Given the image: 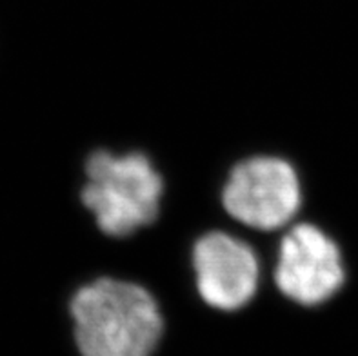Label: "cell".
Listing matches in <instances>:
<instances>
[{
	"mask_svg": "<svg viewBox=\"0 0 358 356\" xmlns=\"http://www.w3.org/2000/svg\"><path fill=\"white\" fill-rule=\"evenodd\" d=\"M196 287L211 307L222 311L241 309L259 287V260L253 249L226 233H209L193 251Z\"/></svg>",
	"mask_w": 358,
	"mask_h": 356,
	"instance_id": "5b68a950",
	"label": "cell"
},
{
	"mask_svg": "<svg viewBox=\"0 0 358 356\" xmlns=\"http://www.w3.org/2000/svg\"><path fill=\"white\" fill-rule=\"evenodd\" d=\"M71 315L82 356H151L162 336L155 298L131 282L102 278L82 287Z\"/></svg>",
	"mask_w": 358,
	"mask_h": 356,
	"instance_id": "6da1fadb",
	"label": "cell"
},
{
	"mask_svg": "<svg viewBox=\"0 0 358 356\" xmlns=\"http://www.w3.org/2000/svg\"><path fill=\"white\" fill-rule=\"evenodd\" d=\"M275 278L287 298L302 306H318L344 284L341 251L324 231L300 224L282 238Z\"/></svg>",
	"mask_w": 358,
	"mask_h": 356,
	"instance_id": "277c9868",
	"label": "cell"
},
{
	"mask_svg": "<svg viewBox=\"0 0 358 356\" xmlns=\"http://www.w3.org/2000/svg\"><path fill=\"white\" fill-rule=\"evenodd\" d=\"M86 169L82 200L106 235L127 236L157 218L162 178L144 155L99 151Z\"/></svg>",
	"mask_w": 358,
	"mask_h": 356,
	"instance_id": "7a4b0ae2",
	"label": "cell"
},
{
	"mask_svg": "<svg viewBox=\"0 0 358 356\" xmlns=\"http://www.w3.org/2000/svg\"><path fill=\"white\" fill-rule=\"evenodd\" d=\"M222 199L226 211L245 226L277 229L299 211V176L280 158H251L233 169Z\"/></svg>",
	"mask_w": 358,
	"mask_h": 356,
	"instance_id": "3957f363",
	"label": "cell"
}]
</instances>
